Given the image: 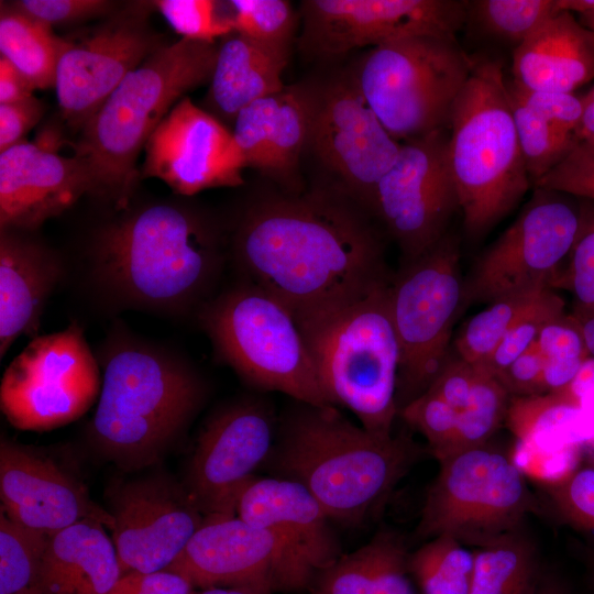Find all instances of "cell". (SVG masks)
<instances>
[{"label": "cell", "instance_id": "6da1fadb", "mask_svg": "<svg viewBox=\"0 0 594 594\" xmlns=\"http://www.w3.org/2000/svg\"><path fill=\"white\" fill-rule=\"evenodd\" d=\"M231 248L242 280L294 315L356 298L391 280L369 213L336 189L256 199L240 218Z\"/></svg>", "mask_w": 594, "mask_h": 594}, {"label": "cell", "instance_id": "7a4b0ae2", "mask_svg": "<svg viewBox=\"0 0 594 594\" xmlns=\"http://www.w3.org/2000/svg\"><path fill=\"white\" fill-rule=\"evenodd\" d=\"M123 211L92 241L90 272L97 287L118 309L175 315L200 308L224 261L218 228L177 204Z\"/></svg>", "mask_w": 594, "mask_h": 594}, {"label": "cell", "instance_id": "3957f363", "mask_svg": "<svg viewBox=\"0 0 594 594\" xmlns=\"http://www.w3.org/2000/svg\"><path fill=\"white\" fill-rule=\"evenodd\" d=\"M98 360L101 391L88 426L94 446L125 471L155 463L201 408L205 380L177 353L119 328Z\"/></svg>", "mask_w": 594, "mask_h": 594}, {"label": "cell", "instance_id": "277c9868", "mask_svg": "<svg viewBox=\"0 0 594 594\" xmlns=\"http://www.w3.org/2000/svg\"><path fill=\"white\" fill-rule=\"evenodd\" d=\"M277 427L265 465L299 483L331 520L359 524L419 459L405 436L382 437L356 426L336 406L298 403Z\"/></svg>", "mask_w": 594, "mask_h": 594}, {"label": "cell", "instance_id": "5b68a950", "mask_svg": "<svg viewBox=\"0 0 594 594\" xmlns=\"http://www.w3.org/2000/svg\"><path fill=\"white\" fill-rule=\"evenodd\" d=\"M218 45L182 37L130 72L81 127L76 147L89 167L94 195L128 208L135 163L148 138L186 92L210 82Z\"/></svg>", "mask_w": 594, "mask_h": 594}, {"label": "cell", "instance_id": "8992f818", "mask_svg": "<svg viewBox=\"0 0 594 594\" xmlns=\"http://www.w3.org/2000/svg\"><path fill=\"white\" fill-rule=\"evenodd\" d=\"M389 282L334 306L294 315L331 405L348 408L360 426L382 437L393 436L398 415L400 352Z\"/></svg>", "mask_w": 594, "mask_h": 594}, {"label": "cell", "instance_id": "52a82bcc", "mask_svg": "<svg viewBox=\"0 0 594 594\" xmlns=\"http://www.w3.org/2000/svg\"><path fill=\"white\" fill-rule=\"evenodd\" d=\"M448 160L463 227L472 239L501 221L532 185L501 61L475 58L451 110Z\"/></svg>", "mask_w": 594, "mask_h": 594}, {"label": "cell", "instance_id": "ba28073f", "mask_svg": "<svg viewBox=\"0 0 594 594\" xmlns=\"http://www.w3.org/2000/svg\"><path fill=\"white\" fill-rule=\"evenodd\" d=\"M198 320L217 356L246 383L298 403L332 406L294 314L272 295L242 280L208 299Z\"/></svg>", "mask_w": 594, "mask_h": 594}, {"label": "cell", "instance_id": "9c48e42d", "mask_svg": "<svg viewBox=\"0 0 594 594\" xmlns=\"http://www.w3.org/2000/svg\"><path fill=\"white\" fill-rule=\"evenodd\" d=\"M475 58L450 35H419L369 50L350 69L365 101L398 142L449 129Z\"/></svg>", "mask_w": 594, "mask_h": 594}, {"label": "cell", "instance_id": "30bf717a", "mask_svg": "<svg viewBox=\"0 0 594 594\" xmlns=\"http://www.w3.org/2000/svg\"><path fill=\"white\" fill-rule=\"evenodd\" d=\"M388 302L399 344V410L430 386L450 353L454 321L464 306L455 235H444L391 279Z\"/></svg>", "mask_w": 594, "mask_h": 594}, {"label": "cell", "instance_id": "8fae6325", "mask_svg": "<svg viewBox=\"0 0 594 594\" xmlns=\"http://www.w3.org/2000/svg\"><path fill=\"white\" fill-rule=\"evenodd\" d=\"M421 509V539L451 536L481 547L517 531L534 499L513 457L488 443L439 460Z\"/></svg>", "mask_w": 594, "mask_h": 594}, {"label": "cell", "instance_id": "7c38bea8", "mask_svg": "<svg viewBox=\"0 0 594 594\" xmlns=\"http://www.w3.org/2000/svg\"><path fill=\"white\" fill-rule=\"evenodd\" d=\"M102 375L82 328L32 339L6 369L0 407L19 430L45 431L77 420L96 403Z\"/></svg>", "mask_w": 594, "mask_h": 594}, {"label": "cell", "instance_id": "4fadbf2b", "mask_svg": "<svg viewBox=\"0 0 594 594\" xmlns=\"http://www.w3.org/2000/svg\"><path fill=\"white\" fill-rule=\"evenodd\" d=\"M306 87L307 147L336 178L333 189L371 213L375 188L396 161L400 142L372 111L351 69Z\"/></svg>", "mask_w": 594, "mask_h": 594}, {"label": "cell", "instance_id": "5bb4252c", "mask_svg": "<svg viewBox=\"0 0 594 594\" xmlns=\"http://www.w3.org/2000/svg\"><path fill=\"white\" fill-rule=\"evenodd\" d=\"M535 189L516 220L476 260L464 283V305L491 304L556 286L582 221L558 193Z\"/></svg>", "mask_w": 594, "mask_h": 594}, {"label": "cell", "instance_id": "9a60e30c", "mask_svg": "<svg viewBox=\"0 0 594 594\" xmlns=\"http://www.w3.org/2000/svg\"><path fill=\"white\" fill-rule=\"evenodd\" d=\"M448 135L442 129L402 142L396 161L375 188L371 213L397 243L404 263L447 235L449 221L459 209Z\"/></svg>", "mask_w": 594, "mask_h": 594}, {"label": "cell", "instance_id": "2e32d148", "mask_svg": "<svg viewBox=\"0 0 594 594\" xmlns=\"http://www.w3.org/2000/svg\"><path fill=\"white\" fill-rule=\"evenodd\" d=\"M459 0H305L299 47L331 59L354 48L376 47L419 35H450L465 23Z\"/></svg>", "mask_w": 594, "mask_h": 594}, {"label": "cell", "instance_id": "e0dca14e", "mask_svg": "<svg viewBox=\"0 0 594 594\" xmlns=\"http://www.w3.org/2000/svg\"><path fill=\"white\" fill-rule=\"evenodd\" d=\"M196 588L252 585L270 592L310 588L315 576L263 528L237 515H205L178 558L166 569Z\"/></svg>", "mask_w": 594, "mask_h": 594}, {"label": "cell", "instance_id": "ac0fdd59", "mask_svg": "<svg viewBox=\"0 0 594 594\" xmlns=\"http://www.w3.org/2000/svg\"><path fill=\"white\" fill-rule=\"evenodd\" d=\"M273 413L260 400L244 399L212 414L191 454L184 486L205 515H235L241 491L273 448Z\"/></svg>", "mask_w": 594, "mask_h": 594}, {"label": "cell", "instance_id": "d6986e66", "mask_svg": "<svg viewBox=\"0 0 594 594\" xmlns=\"http://www.w3.org/2000/svg\"><path fill=\"white\" fill-rule=\"evenodd\" d=\"M109 512L122 575L166 570L204 519L186 487L163 474L119 482Z\"/></svg>", "mask_w": 594, "mask_h": 594}, {"label": "cell", "instance_id": "ffe728a7", "mask_svg": "<svg viewBox=\"0 0 594 594\" xmlns=\"http://www.w3.org/2000/svg\"><path fill=\"white\" fill-rule=\"evenodd\" d=\"M163 45L139 10L76 41L63 38L55 89L64 119L81 128L125 76Z\"/></svg>", "mask_w": 594, "mask_h": 594}, {"label": "cell", "instance_id": "44dd1931", "mask_svg": "<svg viewBox=\"0 0 594 594\" xmlns=\"http://www.w3.org/2000/svg\"><path fill=\"white\" fill-rule=\"evenodd\" d=\"M144 151L141 178H158L178 195L243 183L232 132L188 97L165 116Z\"/></svg>", "mask_w": 594, "mask_h": 594}, {"label": "cell", "instance_id": "7402d4cb", "mask_svg": "<svg viewBox=\"0 0 594 594\" xmlns=\"http://www.w3.org/2000/svg\"><path fill=\"white\" fill-rule=\"evenodd\" d=\"M1 510L14 522L52 536L80 520L112 529L109 510L52 460L8 438L0 442Z\"/></svg>", "mask_w": 594, "mask_h": 594}, {"label": "cell", "instance_id": "603a6c76", "mask_svg": "<svg viewBox=\"0 0 594 594\" xmlns=\"http://www.w3.org/2000/svg\"><path fill=\"white\" fill-rule=\"evenodd\" d=\"M94 195L85 161L48 144L22 141L0 153V228L32 232Z\"/></svg>", "mask_w": 594, "mask_h": 594}, {"label": "cell", "instance_id": "cb8c5ba5", "mask_svg": "<svg viewBox=\"0 0 594 594\" xmlns=\"http://www.w3.org/2000/svg\"><path fill=\"white\" fill-rule=\"evenodd\" d=\"M235 515L276 537L315 579L342 556L331 518L292 480L254 476L238 497Z\"/></svg>", "mask_w": 594, "mask_h": 594}, {"label": "cell", "instance_id": "d4e9b609", "mask_svg": "<svg viewBox=\"0 0 594 594\" xmlns=\"http://www.w3.org/2000/svg\"><path fill=\"white\" fill-rule=\"evenodd\" d=\"M11 229L0 234V356L20 337H38L46 301L64 267L55 251Z\"/></svg>", "mask_w": 594, "mask_h": 594}, {"label": "cell", "instance_id": "484cf974", "mask_svg": "<svg viewBox=\"0 0 594 594\" xmlns=\"http://www.w3.org/2000/svg\"><path fill=\"white\" fill-rule=\"evenodd\" d=\"M513 82L538 91L573 92L594 79V32L560 11L513 52Z\"/></svg>", "mask_w": 594, "mask_h": 594}, {"label": "cell", "instance_id": "4316f807", "mask_svg": "<svg viewBox=\"0 0 594 594\" xmlns=\"http://www.w3.org/2000/svg\"><path fill=\"white\" fill-rule=\"evenodd\" d=\"M101 522L84 519L48 537L38 573L41 594H109L122 570Z\"/></svg>", "mask_w": 594, "mask_h": 594}, {"label": "cell", "instance_id": "83f0119b", "mask_svg": "<svg viewBox=\"0 0 594 594\" xmlns=\"http://www.w3.org/2000/svg\"><path fill=\"white\" fill-rule=\"evenodd\" d=\"M288 57L234 31L223 36L206 98L208 112L233 123L245 107L283 91Z\"/></svg>", "mask_w": 594, "mask_h": 594}, {"label": "cell", "instance_id": "f1b7e54d", "mask_svg": "<svg viewBox=\"0 0 594 594\" xmlns=\"http://www.w3.org/2000/svg\"><path fill=\"white\" fill-rule=\"evenodd\" d=\"M408 557L402 540L383 531L319 572L309 590L312 594H415Z\"/></svg>", "mask_w": 594, "mask_h": 594}, {"label": "cell", "instance_id": "f546056e", "mask_svg": "<svg viewBox=\"0 0 594 594\" xmlns=\"http://www.w3.org/2000/svg\"><path fill=\"white\" fill-rule=\"evenodd\" d=\"M63 38L15 8L1 6L0 53L34 89L55 87Z\"/></svg>", "mask_w": 594, "mask_h": 594}, {"label": "cell", "instance_id": "4dcf8cb0", "mask_svg": "<svg viewBox=\"0 0 594 594\" xmlns=\"http://www.w3.org/2000/svg\"><path fill=\"white\" fill-rule=\"evenodd\" d=\"M473 552L469 594H534L539 583L536 548L518 530Z\"/></svg>", "mask_w": 594, "mask_h": 594}, {"label": "cell", "instance_id": "1f68e13d", "mask_svg": "<svg viewBox=\"0 0 594 594\" xmlns=\"http://www.w3.org/2000/svg\"><path fill=\"white\" fill-rule=\"evenodd\" d=\"M309 105L306 84H298L270 97L265 123L264 173L285 185L292 184L299 158L307 147Z\"/></svg>", "mask_w": 594, "mask_h": 594}, {"label": "cell", "instance_id": "d6a6232c", "mask_svg": "<svg viewBox=\"0 0 594 594\" xmlns=\"http://www.w3.org/2000/svg\"><path fill=\"white\" fill-rule=\"evenodd\" d=\"M408 569L421 594H469L474 552L451 536H438L409 554Z\"/></svg>", "mask_w": 594, "mask_h": 594}, {"label": "cell", "instance_id": "836d02e7", "mask_svg": "<svg viewBox=\"0 0 594 594\" xmlns=\"http://www.w3.org/2000/svg\"><path fill=\"white\" fill-rule=\"evenodd\" d=\"M548 289L491 302L461 328L452 352L473 366H481L506 333L540 302Z\"/></svg>", "mask_w": 594, "mask_h": 594}, {"label": "cell", "instance_id": "e575fe53", "mask_svg": "<svg viewBox=\"0 0 594 594\" xmlns=\"http://www.w3.org/2000/svg\"><path fill=\"white\" fill-rule=\"evenodd\" d=\"M558 12L557 0H471L464 25L516 48Z\"/></svg>", "mask_w": 594, "mask_h": 594}, {"label": "cell", "instance_id": "d590c367", "mask_svg": "<svg viewBox=\"0 0 594 594\" xmlns=\"http://www.w3.org/2000/svg\"><path fill=\"white\" fill-rule=\"evenodd\" d=\"M50 536L0 515V594H41L38 573Z\"/></svg>", "mask_w": 594, "mask_h": 594}, {"label": "cell", "instance_id": "8d00e7d4", "mask_svg": "<svg viewBox=\"0 0 594 594\" xmlns=\"http://www.w3.org/2000/svg\"><path fill=\"white\" fill-rule=\"evenodd\" d=\"M544 363L546 393L568 389L591 359L578 319L562 315L548 321L537 338Z\"/></svg>", "mask_w": 594, "mask_h": 594}, {"label": "cell", "instance_id": "74e56055", "mask_svg": "<svg viewBox=\"0 0 594 594\" xmlns=\"http://www.w3.org/2000/svg\"><path fill=\"white\" fill-rule=\"evenodd\" d=\"M509 400L510 396L494 376L476 369L470 399L458 415L449 455L488 443L502 420L506 418Z\"/></svg>", "mask_w": 594, "mask_h": 594}, {"label": "cell", "instance_id": "f35d334b", "mask_svg": "<svg viewBox=\"0 0 594 594\" xmlns=\"http://www.w3.org/2000/svg\"><path fill=\"white\" fill-rule=\"evenodd\" d=\"M509 98L520 151L535 185L571 152L576 142L573 135L556 129L535 110L510 95Z\"/></svg>", "mask_w": 594, "mask_h": 594}, {"label": "cell", "instance_id": "ab89813d", "mask_svg": "<svg viewBox=\"0 0 594 594\" xmlns=\"http://www.w3.org/2000/svg\"><path fill=\"white\" fill-rule=\"evenodd\" d=\"M233 31L272 50L289 54L296 18L286 0H231Z\"/></svg>", "mask_w": 594, "mask_h": 594}, {"label": "cell", "instance_id": "60d3db41", "mask_svg": "<svg viewBox=\"0 0 594 594\" xmlns=\"http://www.w3.org/2000/svg\"><path fill=\"white\" fill-rule=\"evenodd\" d=\"M562 315V297L552 288L548 289L540 302L506 333L487 360L476 369L495 377L534 345L548 321Z\"/></svg>", "mask_w": 594, "mask_h": 594}, {"label": "cell", "instance_id": "b9f144b4", "mask_svg": "<svg viewBox=\"0 0 594 594\" xmlns=\"http://www.w3.org/2000/svg\"><path fill=\"white\" fill-rule=\"evenodd\" d=\"M152 6L184 38L216 43L217 37L233 32L232 16L220 13L218 1L157 0Z\"/></svg>", "mask_w": 594, "mask_h": 594}, {"label": "cell", "instance_id": "7bdbcfd3", "mask_svg": "<svg viewBox=\"0 0 594 594\" xmlns=\"http://www.w3.org/2000/svg\"><path fill=\"white\" fill-rule=\"evenodd\" d=\"M398 415L428 441L439 461L451 452L459 411L433 393L426 391L405 405Z\"/></svg>", "mask_w": 594, "mask_h": 594}, {"label": "cell", "instance_id": "ee69618b", "mask_svg": "<svg viewBox=\"0 0 594 594\" xmlns=\"http://www.w3.org/2000/svg\"><path fill=\"white\" fill-rule=\"evenodd\" d=\"M547 486L561 518L594 535V466L572 469L559 480L547 483Z\"/></svg>", "mask_w": 594, "mask_h": 594}, {"label": "cell", "instance_id": "f6af8a7d", "mask_svg": "<svg viewBox=\"0 0 594 594\" xmlns=\"http://www.w3.org/2000/svg\"><path fill=\"white\" fill-rule=\"evenodd\" d=\"M569 264L560 273L556 286L568 288L574 296L576 314H594V221L581 229L569 254Z\"/></svg>", "mask_w": 594, "mask_h": 594}, {"label": "cell", "instance_id": "bcb514c9", "mask_svg": "<svg viewBox=\"0 0 594 594\" xmlns=\"http://www.w3.org/2000/svg\"><path fill=\"white\" fill-rule=\"evenodd\" d=\"M535 188L594 200V146L576 143Z\"/></svg>", "mask_w": 594, "mask_h": 594}, {"label": "cell", "instance_id": "7dc6e473", "mask_svg": "<svg viewBox=\"0 0 594 594\" xmlns=\"http://www.w3.org/2000/svg\"><path fill=\"white\" fill-rule=\"evenodd\" d=\"M508 94L529 107L556 129L574 136L582 116V99L573 92L538 91L522 88L507 80Z\"/></svg>", "mask_w": 594, "mask_h": 594}, {"label": "cell", "instance_id": "c3c4849f", "mask_svg": "<svg viewBox=\"0 0 594 594\" xmlns=\"http://www.w3.org/2000/svg\"><path fill=\"white\" fill-rule=\"evenodd\" d=\"M12 7L48 26L73 24L111 12L105 0H19Z\"/></svg>", "mask_w": 594, "mask_h": 594}, {"label": "cell", "instance_id": "681fc988", "mask_svg": "<svg viewBox=\"0 0 594 594\" xmlns=\"http://www.w3.org/2000/svg\"><path fill=\"white\" fill-rule=\"evenodd\" d=\"M475 377L476 369L450 350L446 362L426 391L461 411L470 399Z\"/></svg>", "mask_w": 594, "mask_h": 594}, {"label": "cell", "instance_id": "f907efd6", "mask_svg": "<svg viewBox=\"0 0 594 594\" xmlns=\"http://www.w3.org/2000/svg\"><path fill=\"white\" fill-rule=\"evenodd\" d=\"M544 363L535 342L525 353L510 363L495 378L512 397L543 395Z\"/></svg>", "mask_w": 594, "mask_h": 594}, {"label": "cell", "instance_id": "816d5d0a", "mask_svg": "<svg viewBox=\"0 0 594 594\" xmlns=\"http://www.w3.org/2000/svg\"><path fill=\"white\" fill-rule=\"evenodd\" d=\"M196 587L183 575L168 571L123 574L109 594H195Z\"/></svg>", "mask_w": 594, "mask_h": 594}, {"label": "cell", "instance_id": "f5cc1de1", "mask_svg": "<svg viewBox=\"0 0 594 594\" xmlns=\"http://www.w3.org/2000/svg\"><path fill=\"white\" fill-rule=\"evenodd\" d=\"M44 105L34 96L0 105V153L24 141V135L41 120Z\"/></svg>", "mask_w": 594, "mask_h": 594}, {"label": "cell", "instance_id": "db71d44e", "mask_svg": "<svg viewBox=\"0 0 594 594\" xmlns=\"http://www.w3.org/2000/svg\"><path fill=\"white\" fill-rule=\"evenodd\" d=\"M34 88L4 57H0V105L13 103L33 96Z\"/></svg>", "mask_w": 594, "mask_h": 594}, {"label": "cell", "instance_id": "11a10c76", "mask_svg": "<svg viewBox=\"0 0 594 594\" xmlns=\"http://www.w3.org/2000/svg\"><path fill=\"white\" fill-rule=\"evenodd\" d=\"M581 99L583 109L574 139L576 143L594 145V86Z\"/></svg>", "mask_w": 594, "mask_h": 594}, {"label": "cell", "instance_id": "9f6ffc18", "mask_svg": "<svg viewBox=\"0 0 594 594\" xmlns=\"http://www.w3.org/2000/svg\"><path fill=\"white\" fill-rule=\"evenodd\" d=\"M195 594H273L266 588L252 585L211 586L196 591Z\"/></svg>", "mask_w": 594, "mask_h": 594}, {"label": "cell", "instance_id": "6f0895ef", "mask_svg": "<svg viewBox=\"0 0 594 594\" xmlns=\"http://www.w3.org/2000/svg\"><path fill=\"white\" fill-rule=\"evenodd\" d=\"M574 317L581 326L590 356L594 359V314Z\"/></svg>", "mask_w": 594, "mask_h": 594}, {"label": "cell", "instance_id": "680465c9", "mask_svg": "<svg viewBox=\"0 0 594 594\" xmlns=\"http://www.w3.org/2000/svg\"><path fill=\"white\" fill-rule=\"evenodd\" d=\"M557 6L560 11L580 15L594 8V0H557Z\"/></svg>", "mask_w": 594, "mask_h": 594}, {"label": "cell", "instance_id": "91938a15", "mask_svg": "<svg viewBox=\"0 0 594 594\" xmlns=\"http://www.w3.org/2000/svg\"><path fill=\"white\" fill-rule=\"evenodd\" d=\"M534 594H568L565 590L554 581H540Z\"/></svg>", "mask_w": 594, "mask_h": 594}, {"label": "cell", "instance_id": "94428289", "mask_svg": "<svg viewBox=\"0 0 594 594\" xmlns=\"http://www.w3.org/2000/svg\"><path fill=\"white\" fill-rule=\"evenodd\" d=\"M580 22L594 32V8L580 14Z\"/></svg>", "mask_w": 594, "mask_h": 594}, {"label": "cell", "instance_id": "6125c7cd", "mask_svg": "<svg viewBox=\"0 0 594 594\" xmlns=\"http://www.w3.org/2000/svg\"><path fill=\"white\" fill-rule=\"evenodd\" d=\"M586 562H587V566H588V572H590L592 586H593V590H594V551L588 552Z\"/></svg>", "mask_w": 594, "mask_h": 594}, {"label": "cell", "instance_id": "be15d7a7", "mask_svg": "<svg viewBox=\"0 0 594 594\" xmlns=\"http://www.w3.org/2000/svg\"><path fill=\"white\" fill-rule=\"evenodd\" d=\"M590 455H591V458H590V459H591V462H592V464H593V466H594V448L592 449V452H591Z\"/></svg>", "mask_w": 594, "mask_h": 594}, {"label": "cell", "instance_id": "e7e4bbea", "mask_svg": "<svg viewBox=\"0 0 594 594\" xmlns=\"http://www.w3.org/2000/svg\"><path fill=\"white\" fill-rule=\"evenodd\" d=\"M586 145H588V144H586ZM591 146H594V145H591Z\"/></svg>", "mask_w": 594, "mask_h": 594}]
</instances>
